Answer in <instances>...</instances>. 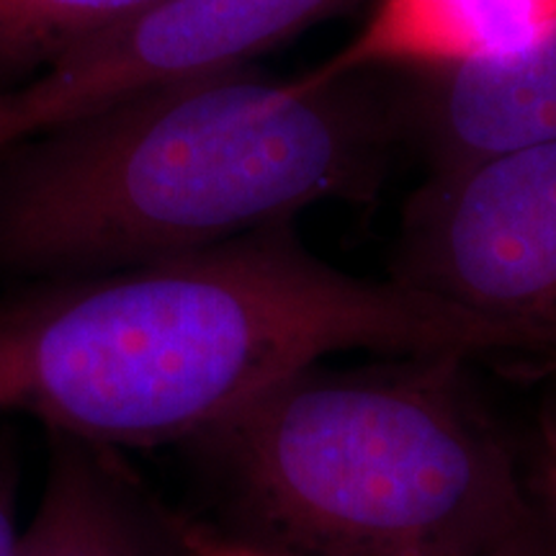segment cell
<instances>
[{
	"instance_id": "1",
	"label": "cell",
	"mask_w": 556,
	"mask_h": 556,
	"mask_svg": "<svg viewBox=\"0 0 556 556\" xmlns=\"http://www.w3.org/2000/svg\"><path fill=\"white\" fill-rule=\"evenodd\" d=\"M345 351L471 358L528 345L392 278L330 266L283 222L0 296V415L114 451L191 443Z\"/></svg>"
},
{
	"instance_id": "6",
	"label": "cell",
	"mask_w": 556,
	"mask_h": 556,
	"mask_svg": "<svg viewBox=\"0 0 556 556\" xmlns=\"http://www.w3.org/2000/svg\"><path fill=\"white\" fill-rule=\"evenodd\" d=\"M405 73L407 142L430 170L556 144V24L497 58Z\"/></svg>"
},
{
	"instance_id": "9",
	"label": "cell",
	"mask_w": 556,
	"mask_h": 556,
	"mask_svg": "<svg viewBox=\"0 0 556 556\" xmlns=\"http://www.w3.org/2000/svg\"><path fill=\"white\" fill-rule=\"evenodd\" d=\"M157 0H0V93Z\"/></svg>"
},
{
	"instance_id": "8",
	"label": "cell",
	"mask_w": 556,
	"mask_h": 556,
	"mask_svg": "<svg viewBox=\"0 0 556 556\" xmlns=\"http://www.w3.org/2000/svg\"><path fill=\"white\" fill-rule=\"evenodd\" d=\"M556 24V0H377L356 37L309 80L433 70L507 54Z\"/></svg>"
},
{
	"instance_id": "11",
	"label": "cell",
	"mask_w": 556,
	"mask_h": 556,
	"mask_svg": "<svg viewBox=\"0 0 556 556\" xmlns=\"http://www.w3.org/2000/svg\"><path fill=\"white\" fill-rule=\"evenodd\" d=\"M16 454L0 438V556H16L21 528L16 526Z\"/></svg>"
},
{
	"instance_id": "5",
	"label": "cell",
	"mask_w": 556,
	"mask_h": 556,
	"mask_svg": "<svg viewBox=\"0 0 556 556\" xmlns=\"http://www.w3.org/2000/svg\"><path fill=\"white\" fill-rule=\"evenodd\" d=\"M353 0H157L0 93V152L129 96L250 67Z\"/></svg>"
},
{
	"instance_id": "4",
	"label": "cell",
	"mask_w": 556,
	"mask_h": 556,
	"mask_svg": "<svg viewBox=\"0 0 556 556\" xmlns=\"http://www.w3.org/2000/svg\"><path fill=\"white\" fill-rule=\"evenodd\" d=\"M392 281L556 361V144L430 170L402 214Z\"/></svg>"
},
{
	"instance_id": "10",
	"label": "cell",
	"mask_w": 556,
	"mask_h": 556,
	"mask_svg": "<svg viewBox=\"0 0 556 556\" xmlns=\"http://www.w3.org/2000/svg\"><path fill=\"white\" fill-rule=\"evenodd\" d=\"M180 546L186 556H291L276 548L261 546L255 541L227 536V533L214 531L206 523H191V520H178Z\"/></svg>"
},
{
	"instance_id": "2",
	"label": "cell",
	"mask_w": 556,
	"mask_h": 556,
	"mask_svg": "<svg viewBox=\"0 0 556 556\" xmlns=\"http://www.w3.org/2000/svg\"><path fill=\"white\" fill-rule=\"evenodd\" d=\"M229 70L129 96L0 152V276L99 274L371 201L407 142L405 78Z\"/></svg>"
},
{
	"instance_id": "7",
	"label": "cell",
	"mask_w": 556,
	"mask_h": 556,
	"mask_svg": "<svg viewBox=\"0 0 556 556\" xmlns=\"http://www.w3.org/2000/svg\"><path fill=\"white\" fill-rule=\"evenodd\" d=\"M41 500L16 556H186L168 518L114 448L50 433Z\"/></svg>"
},
{
	"instance_id": "3",
	"label": "cell",
	"mask_w": 556,
	"mask_h": 556,
	"mask_svg": "<svg viewBox=\"0 0 556 556\" xmlns=\"http://www.w3.org/2000/svg\"><path fill=\"white\" fill-rule=\"evenodd\" d=\"M462 356L304 368L186 446L255 544L304 556H544Z\"/></svg>"
},
{
	"instance_id": "12",
	"label": "cell",
	"mask_w": 556,
	"mask_h": 556,
	"mask_svg": "<svg viewBox=\"0 0 556 556\" xmlns=\"http://www.w3.org/2000/svg\"><path fill=\"white\" fill-rule=\"evenodd\" d=\"M539 484L556 528V387L539 420Z\"/></svg>"
}]
</instances>
